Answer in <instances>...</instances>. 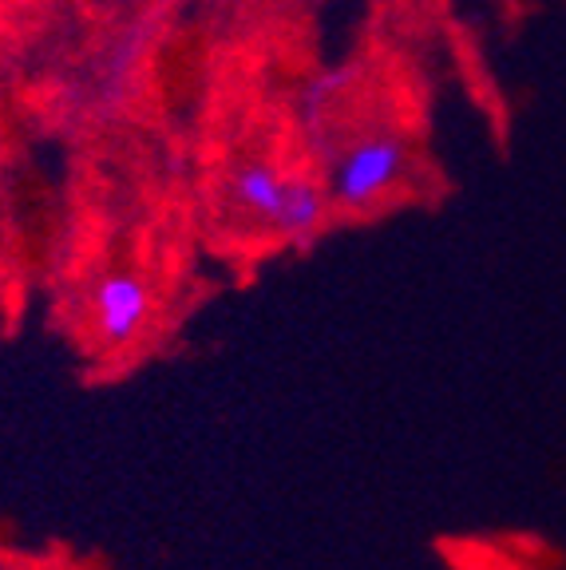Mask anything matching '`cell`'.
I'll use <instances>...</instances> for the list:
<instances>
[{
  "mask_svg": "<svg viewBox=\"0 0 566 570\" xmlns=\"http://www.w3.org/2000/svg\"><path fill=\"white\" fill-rule=\"evenodd\" d=\"M150 289L139 274H107L96 285V330L104 345H131L147 325Z\"/></svg>",
  "mask_w": 566,
  "mask_h": 570,
  "instance_id": "cell-2",
  "label": "cell"
},
{
  "mask_svg": "<svg viewBox=\"0 0 566 570\" xmlns=\"http://www.w3.org/2000/svg\"><path fill=\"white\" fill-rule=\"evenodd\" d=\"M282 187H285L282 167L270 159H246L242 167H234V175H231V198L246 214H254L262 226H270V218L277 214Z\"/></svg>",
  "mask_w": 566,
  "mask_h": 570,
  "instance_id": "cell-4",
  "label": "cell"
},
{
  "mask_svg": "<svg viewBox=\"0 0 566 570\" xmlns=\"http://www.w3.org/2000/svg\"><path fill=\"white\" fill-rule=\"evenodd\" d=\"M329 210V195L321 183L313 178L290 175L282 187V203H277V214L270 218V230L285 242H305L310 234L321 230Z\"/></svg>",
  "mask_w": 566,
  "mask_h": 570,
  "instance_id": "cell-3",
  "label": "cell"
},
{
  "mask_svg": "<svg viewBox=\"0 0 566 570\" xmlns=\"http://www.w3.org/2000/svg\"><path fill=\"white\" fill-rule=\"evenodd\" d=\"M408 170V142L400 135H372L349 147L329 175V203L341 210H369L381 195H389Z\"/></svg>",
  "mask_w": 566,
  "mask_h": 570,
  "instance_id": "cell-1",
  "label": "cell"
},
{
  "mask_svg": "<svg viewBox=\"0 0 566 570\" xmlns=\"http://www.w3.org/2000/svg\"><path fill=\"white\" fill-rule=\"evenodd\" d=\"M361 76V68H353V63H336V68H321L313 80H305V88H301L297 96V111L305 124H318L321 116L329 111V104H333L341 91H349V83Z\"/></svg>",
  "mask_w": 566,
  "mask_h": 570,
  "instance_id": "cell-5",
  "label": "cell"
}]
</instances>
